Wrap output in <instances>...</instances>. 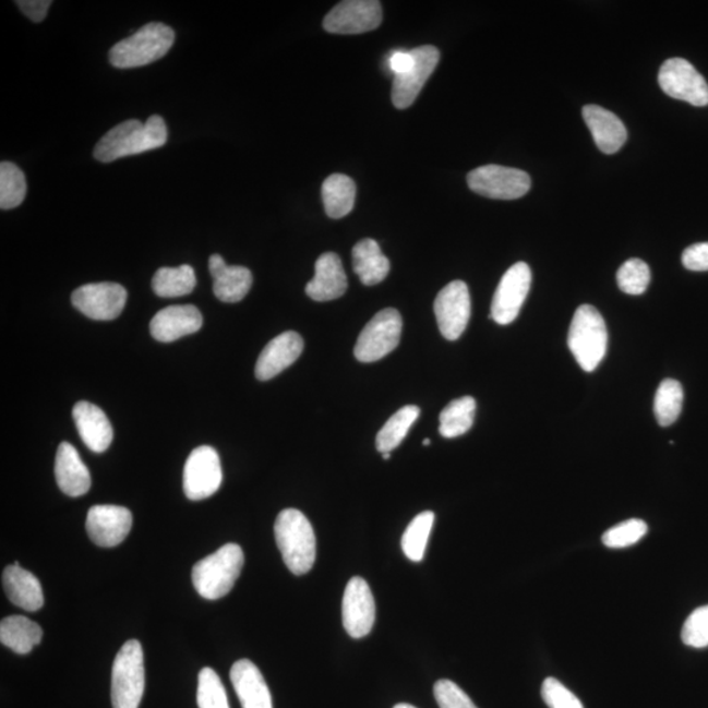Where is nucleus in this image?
Masks as SVG:
<instances>
[{"mask_svg":"<svg viewBox=\"0 0 708 708\" xmlns=\"http://www.w3.org/2000/svg\"><path fill=\"white\" fill-rule=\"evenodd\" d=\"M56 479L61 491L71 497L86 495L91 489L89 470L83 464L80 453L69 443H62L58 447Z\"/></svg>","mask_w":708,"mask_h":708,"instance_id":"393cba45","label":"nucleus"},{"mask_svg":"<svg viewBox=\"0 0 708 708\" xmlns=\"http://www.w3.org/2000/svg\"><path fill=\"white\" fill-rule=\"evenodd\" d=\"M418 406H406L388 419L382 430L376 434V451L382 454L392 453L406 439L409 428L419 419Z\"/></svg>","mask_w":708,"mask_h":708,"instance_id":"2f4dec72","label":"nucleus"},{"mask_svg":"<svg viewBox=\"0 0 708 708\" xmlns=\"http://www.w3.org/2000/svg\"><path fill=\"white\" fill-rule=\"evenodd\" d=\"M659 84L673 99L686 101L694 107L708 106V84L684 58H671L662 63Z\"/></svg>","mask_w":708,"mask_h":708,"instance_id":"1a4fd4ad","label":"nucleus"},{"mask_svg":"<svg viewBox=\"0 0 708 708\" xmlns=\"http://www.w3.org/2000/svg\"><path fill=\"white\" fill-rule=\"evenodd\" d=\"M382 23V5L376 0H347L324 19V29L335 35H360Z\"/></svg>","mask_w":708,"mask_h":708,"instance_id":"4468645a","label":"nucleus"},{"mask_svg":"<svg viewBox=\"0 0 708 708\" xmlns=\"http://www.w3.org/2000/svg\"><path fill=\"white\" fill-rule=\"evenodd\" d=\"M470 190L493 200H517L530 191L531 179L517 168L489 165L467 175Z\"/></svg>","mask_w":708,"mask_h":708,"instance_id":"6e6552de","label":"nucleus"},{"mask_svg":"<svg viewBox=\"0 0 708 708\" xmlns=\"http://www.w3.org/2000/svg\"><path fill=\"white\" fill-rule=\"evenodd\" d=\"M16 5L32 22L40 23L47 16L51 2L50 0H19Z\"/></svg>","mask_w":708,"mask_h":708,"instance_id":"37998d69","label":"nucleus"},{"mask_svg":"<svg viewBox=\"0 0 708 708\" xmlns=\"http://www.w3.org/2000/svg\"><path fill=\"white\" fill-rule=\"evenodd\" d=\"M223 466L216 449L200 446L191 453L184 466L185 496L193 502L211 497L223 484Z\"/></svg>","mask_w":708,"mask_h":708,"instance_id":"9d476101","label":"nucleus"},{"mask_svg":"<svg viewBox=\"0 0 708 708\" xmlns=\"http://www.w3.org/2000/svg\"><path fill=\"white\" fill-rule=\"evenodd\" d=\"M434 698H436L440 708H478L469 695L451 680L436 682Z\"/></svg>","mask_w":708,"mask_h":708,"instance_id":"a19ab883","label":"nucleus"},{"mask_svg":"<svg viewBox=\"0 0 708 708\" xmlns=\"http://www.w3.org/2000/svg\"><path fill=\"white\" fill-rule=\"evenodd\" d=\"M434 314L445 339L458 340L465 333L471 316L469 287L459 279L446 285L434 301Z\"/></svg>","mask_w":708,"mask_h":708,"instance_id":"9b49d317","label":"nucleus"},{"mask_svg":"<svg viewBox=\"0 0 708 708\" xmlns=\"http://www.w3.org/2000/svg\"><path fill=\"white\" fill-rule=\"evenodd\" d=\"M616 283L623 293L640 296L651 283V271L640 259H629L616 273Z\"/></svg>","mask_w":708,"mask_h":708,"instance_id":"c9c22d12","label":"nucleus"},{"mask_svg":"<svg viewBox=\"0 0 708 708\" xmlns=\"http://www.w3.org/2000/svg\"><path fill=\"white\" fill-rule=\"evenodd\" d=\"M41 639V627L27 616L11 615L0 623V641L19 655L29 653Z\"/></svg>","mask_w":708,"mask_h":708,"instance_id":"cd10ccee","label":"nucleus"},{"mask_svg":"<svg viewBox=\"0 0 708 708\" xmlns=\"http://www.w3.org/2000/svg\"><path fill=\"white\" fill-rule=\"evenodd\" d=\"M648 525L639 518L627 519L602 536V543L609 549H625L638 543L647 535Z\"/></svg>","mask_w":708,"mask_h":708,"instance_id":"4c0bfd02","label":"nucleus"},{"mask_svg":"<svg viewBox=\"0 0 708 708\" xmlns=\"http://www.w3.org/2000/svg\"><path fill=\"white\" fill-rule=\"evenodd\" d=\"M27 194V180L24 172L11 161L0 165V207L3 211L14 209L22 205Z\"/></svg>","mask_w":708,"mask_h":708,"instance_id":"f704fd0d","label":"nucleus"},{"mask_svg":"<svg viewBox=\"0 0 708 708\" xmlns=\"http://www.w3.org/2000/svg\"><path fill=\"white\" fill-rule=\"evenodd\" d=\"M542 698L549 708H584L581 700L556 679H545Z\"/></svg>","mask_w":708,"mask_h":708,"instance_id":"ea45409f","label":"nucleus"},{"mask_svg":"<svg viewBox=\"0 0 708 708\" xmlns=\"http://www.w3.org/2000/svg\"><path fill=\"white\" fill-rule=\"evenodd\" d=\"M145 692L144 649L139 640H128L117 653L112 668L113 708H139Z\"/></svg>","mask_w":708,"mask_h":708,"instance_id":"423d86ee","label":"nucleus"},{"mask_svg":"<svg viewBox=\"0 0 708 708\" xmlns=\"http://www.w3.org/2000/svg\"><path fill=\"white\" fill-rule=\"evenodd\" d=\"M203 315L193 304H178L158 311L151 323L152 335L160 343H172L196 334L203 327Z\"/></svg>","mask_w":708,"mask_h":708,"instance_id":"6ab92c4d","label":"nucleus"},{"mask_svg":"<svg viewBox=\"0 0 708 708\" xmlns=\"http://www.w3.org/2000/svg\"><path fill=\"white\" fill-rule=\"evenodd\" d=\"M343 625L353 639L365 638L375 622V601L367 580L356 576L347 584L343 597Z\"/></svg>","mask_w":708,"mask_h":708,"instance_id":"2eb2a0df","label":"nucleus"},{"mask_svg":"<svg viewBox=\"0 0 708 708\" xmlns=\"http://www.w3.org/2000/svg\"><path fill=\"white\" fill-rule=\"evenodd\" d=\"M230 680L243 708H273L269 687L252 661H237L231 668Z\"/></svg>","mask_w":708,"mask_h":708,"instance_id":"5701e85b","label":"nucleus"},{"mask_svg":"<svg viewBox=\"0 0 708 708\" xmlns=\"http://www.w3.org/2000/svg\"><path fill=\"white\" fill-rule=\"evenodd\" d=\"M422 445H424V446L431 445V440L427 439V440L422 441Z\"/></svg>","mask_w":708,"mask_h":708,"instance_id":"49530a36","label":"nucleus"},{"mask_svg":"<svg viewBox=\"0 0 708 708\" xmlns=\"http://www.w3.org/2000/svg\"><path fill=\"white\" fill-rule=\"evenodd\" d=\"M322 197L324 209H326L329 218L340 219L346 217L355 207V181L347 175H331L323 183Z\"/></svg>","mask_w":708,"mask_h":708,"instance_id":"c85d7f7f","label":"nucleus"},{"mask_svg":"<svg viewBox=\"0 0 708 708\" xmlns=\"http://www.w3.org/2000/svg\"><path fill=\"white\" fill-rule=\"evenodd\" d=\"M127 300V289L116 283L84 285L71 296L73 307L94 321L116 320L125 308Z\"/></svg>","mask_w":708,"mask_h":708,"instance_id":"f8f14e48","label":"nucleus"},{"mask_svg":"<svg viewBox=\"0 0 708 708\" xmlns=\"http://www.w3.org/2000/svg\"><path fill=\"white\" fill-rule=\"evenodd\" d=\"M196 273L191 265L178 268H160L153 277L154 293L161 298H177L191 295L196 288Z\"/></svg>","mask_w":708,"mask_h":708,"instance_id":"7c9ffc66","label":"nucleus"},{"mask_svg":"<svg viewBox=\"0 0 708 708\" xmlns=\"http://www.w3.org/2000/svg\"><path fill=\"white\" fill-rule=\"evenodd\" d=\"M352 259L356 275L367 287L379 285L388 275V259L383 255L380 244L374 239L360 240L353 247Z\"/></svg>","mask_w":708,"mask_h":708,"instance_id":"bb28decb","label":"nucleus"},{"mask_svg":"<svg viewBox=\"0 0 708 708\" xmlns=\"http://www.w3.org/2000/svg\"><path fill=\"white\" fill-rule=\"evenodd\" d=\"M415 63L407 73L394 76L393 104L398 109L411 107L440 62V51L432 45L412 50Z\"/></svg>","mask_w":708,"mask_h":708,"instance_id":"f3484780","label":"nucleus"},{"mask_svg":"<svg viewBox=\"0 0 708 708\" xmlns=\"http://www.w3.org/2000/svg\"><path fill=\"white\" fill-rule=\"evenodd\" d=\"M682 264L694 272L708 271V243H698L687 247L682 253Z\"/></svg>","mask_w":708,"mask_h":708,"instance_id":"79ce46f5","label":"nucleus"},{"mask_svg":"<svg viewBox=\"0 0 708 708\" xmlns=\"http://www.w3.org/2000/svg\"><path fill=\"white\" fill-rule=\"evenodd\" d=\"M433 524L434 513L427 511L416 516L411 524L408 525L401 538V550L409 561L421 562L424 559Z\"/></svg>","mask_w":708,"mask_h":708,"instance_id":"72a5a7b5","label":"nucleus"},{"mask_svg":"<svg viewBox=\"0 0 708 708\" xmlns=\"http://www.w3.org/2000/svg\"><path fill=\"white\" fill-rule=\"evenodd\" d=\"M383 459H386V460L389 459V453L383 454Z\"/></svg>","mask_w":708,"mask_h":708,"instance_id":"de8ad7c7","label":"nucleus"},{"mask_svg":"<svg viewBox=\"0 0 708 708\" xmlns=\"http://www.w3.org/2000/svg\"><path fill=\"white\" fill-rule=\"evenodd\" d=\"M583 117L602 153L615 154L625 145L627 129L613 112L600 106H587L583 108Z\"/></svg>","mask_w":708,"mask_h":708,"instance_id":"b1692460","label":"nucleus"},{"mask_svg":"<svg viewBox=\"0 0 708 708\" xmlns=\"http://www.w3.org/2000/svg\"><path fill=\"white\" fill-rule=\"evenodd\" d=\"M403 329L398 310H381L362 329L355 347L360 362H375L392 353L399 346Z\"/></svg>","mask_w":708,"mask_h":708,"instance_id":"0eeeda50","label":"nucleus"},{"mask_svg":"<svg viewBox=\"0 0 708 708\" xmlns=\"http://www.w3.org/2000/svg\"><path fill=\"white\" fill-rule=\"evenodd\" d=\"M167 127L160 116H152L145 123L128 120L110 129L97 142L94 157L101 164H110L130 155L142 154L166 145Z\"/></svg>","mask_w":708,"mask_h":708,"instance_id":"f257e3e1","label":"nucleus"},{"mask_svg":"<svg viewBox=\"0 0 708 708\" xmlns=\"http://www.w3.org/2000/svg\"><path fill=\"white\" fill-rule=\"evenodd\" d=\"M394 708H416V707L412 706V705H408V704H399V705H396Z\"/></svg>","mask_w":708,"mask_h":708,"instance_id":"a18cd8bd","label":"nucleus"},{"mask_svg":"<svg viewBox=\"0 0 708 708\" xmlns=\"http://www.w3.org/2000/svg\"><path fill=\"white\" fill-rule=\"evenodd\" d=\"M197 705L200 708H230L223 681L212 668L199 674Z\"/></svg>","mask_w":708,"mask_h":708,"instance_id":"e433bc0d","label":"nucleus"},{"mask_svg":"<svg viewBox=\"0 0 708 708\" xmlns=\"http://www.w3.org/2000/svg\"><path fill=\"white\" fill-rule=\"evenodd\" d=\"M303 339L295 331H288L266 344L260 353L255 374L259 381H269L300 359Z\"/></svg>","mask_w":708,"mask_h":708,"instance_id":"a211bd4d","label":"nucleus"},{"mask_svg":"<svg viewBox=\"0 0 708 708\" xmlns=\"http://www.w3.org/2000/svg\"><path fill=\"white\" fill-rule=\"evenodd\" d=\"M608 329L600 311L589 304L576 310L568 334V347L584 372L599 368L608 350Z\"/></svg>","mask_w":708,"mask_h":708,"instance_id":"39448f33","label":"nucleus"},{"mask_svg":"<svg viewBox=\"0 0 708 708\" xmlns=\"http://www.w3.org/2000/svg\"><path fill=\"white\" fill-rule=\"evenodd\" d=\"M348 278L341 260L334 252L323 253L315 263V276L307 285V295L316 302L337 300L346 295Z\"/></svg>","mask_w":708,"mask_h":708,"instance_id":"aec40b11","label":"nucleus"},{"mask_svg":"<svg viewBox=\"0 0 708 708\" xmlns=\"http://www.w3.org/2000/svg\"><path fill=\"white\" fill-rule=\"evenodd\" d=\"M277 548L291 574H308L316 559V538L313 526L298 509H284L275 524Z\"/></svg>","mask_w":708,"mask_h":708,"instance_id":"f03ea898","label":"nucleus"},{"mask_svg":"<svg viewBox=\"0 0 708 708\" xmlns=\"http://www.w3.org/2000/svg\"><path fill=\"white\" fill-rule=\"evenodd\" d=\"M73 418L76 430L89 451L103 453L112 444L113 428L101 408L88 401L76 403Z\"/></svg>","mask_w":708,"mask_h":708,"instance_id":"4be33fe9","label":"nucleus"},{"mask_svg":"<svg viewBox=\"0 0 708 708\" xmlns=\"http://www.w3.org/2000/svg\"><path fill=\"white\" fill-rule=\"evenodd\" d=\"M681 638L688 647H708V605L695 609L688 615L684 628H682Z\"/></svg>","mask_w":708,"mask_h":708,"instance_id":"58836bf2","label":"nucleus"},{"mask_svg":"<svg viewBox=\"0 0 708 708\" xmlns=\"http://www.w3.org/2000/svg\"><path fill=\"white\" fill-rule=\"evenodd\" d=\"M531 285V271L526 263L512 265L500 281L491 307V317L506 326L517 320Z\"/></svg>","mask_w":708,"mask_h":708,"instance_id":"ddd939ff","label":"nucleus"},{"mask_svg":"<svg viewBox=\"0 0 708 708\" xmlns=\"http://www.w3.org/2000/svg\"><path fill=\"white\" fill-rule=\"evenodd\" d=\"M133 526L132 512L119 505H95L88 511L86 529L100 548H116L125 541Z\"/></svg>","mask_w":708,"mask_h":708,"instance_id":"dca6fc26","label":"nucleus"},{"mask_svg":"<svg viewBox=\"0 0 708 708\" xmlns=\"http://www.w3.org/2000/svg\"><path fill=\"white\" fill-rule=\"evenodd\" d=\"M175 32L166 24H146L133 36L116 44L109 51V62L117 69L146 67L164 58L172 48Z\"/></svg>","mask_w":708,"mask_h":708,"instance_id":"20e7f679","label":"nucleus"},{"mask_svg":"<svg viewBox=\"0 0 708 708\" xmlns=\"http://www.w3.org/2000/svg\"><path fill=\"white\" fill-rule=\"evenodd\" d=\"M684 403V389L675 380H665L660 383L655 395L653 411L656 420L661 427H671L680 418Z\"/></svg>","mask_w":708,"mask_h":708,"instance_id":"473e14b6","label":"nucleus"},{"mask_svg":"<svg viewBox=\"0 0 708 708\" xmlns=\"http://www.w3.org/2000/svg\"><path fill=\"white\" fill-rule=\"evenodd\" d=\"M3 588L14 605L37 612L44 605V592L40 581L29 571L23 569L19 562L9 565L3 573Z\"/></svg>","mask_w":708,"mask_h":708,"instance_id":"a878e982","label":"nucleus"},{"mask_svg":"<svg viewBox=\"0 0 708 708\" xmlns=\"http://www.w3.org/2000/svg\"><path fill=\"white\" fill-rule=\"evenodd\" d=\"M244 565L242 548L227 543L212 555L194 564L192 581L199 595L206 600H219L236 586Z\"/></svg>","mask_w":708,"mask_h":708,"instance_id":"7ed1b4c3","label":"nucleus"},{"mask_svg":"<svg viewBox=\"0 0 708 708\" xmlns=\"http://www.w3.org/2000/svg\"><path fill=\"white\" fill-rule=\"evenodd\" d=\"M209 271L213 277L214 296L219 301L237 303L250 293L253 277L249 268L227 265L223 256L213 255L209 259Z\"/></svg>","mask_w":708,"mask_h":708,"instance_id":"412c9836","label":"nucleus"},{"mask_svg":"<svg viewBox=\"0 0 708 708\" xmlns=\"http://www.w3.org/2000/svg\"><path fill=\"white\" fill-rule=\"evenodd\" d=\"M413 63L412 50H396L388 57V68L393 71L394 76L407 73L413 67Z\"/></svg>","mask_w":708,"mask_h":708,"instance_id":"c03bdc74","label":"nucleus"},{"mask_svg":"<svg viewBox=\"0 0 708 708\" xmlns=\"http://www.w3.org/2000/svg\"><path fill=\"white\" fill-rule=\"evenodd\" d=\"M477 401L471 396L453 400L440 415V433L445 439H456L469 432L476 419Z\"/></svg>","mask_w":708,"mask_h":708,"instance_id":"c756f323","label":"nucleus"}]
</instances>
